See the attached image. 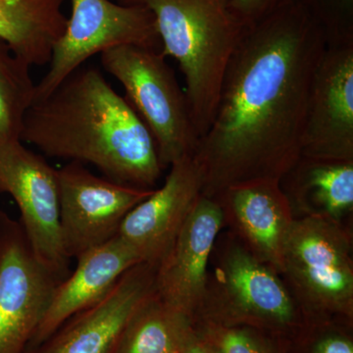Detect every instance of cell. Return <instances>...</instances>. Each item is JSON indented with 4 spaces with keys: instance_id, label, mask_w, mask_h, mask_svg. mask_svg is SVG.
<instances>
[{
    "instance_id": "obj_24",
    "label": "cell",
    "mask_w": 353,
    "mask_h": 353,
    "mask_svg": "<svg viewBox=\"0 0 353 353\" xmlns=\"http://www.w3.org/2000/svg\"><path fill=\"white\" fill-rule=\"evenodd\" d=\"M290 0H231V9L246 28L259 23Z\"/></svg>"
},
{
    "instance_id": "obj_9",
    "label": "cell",
    "mask_w": 353,
    "mask_h": 353,
    "mask_svg": "<svg viewBox=\"0 0 353 353\" xmlns=\"http://www.w3.org/2000/svg\"><path fill=\"white\" fill-rule=\"evenodd\" d=\"M221 273L227 301L204 312L199 322L252 327L289 340L308 324L280 279L243 248L228 252Z\"/></svg>"
},
{
    "instance_id": "obj_25",
    "label": "cell",
    "mask_w": 353,
    "mask_h": 353,
    "mask_svg": "<svg viewBox=\"0 0 353 353\" xmlns=\"http://www.w3.org/2000/svg\"><path fill=\"white\" fill-rule=\"evenodd\" d=\"M183 353H222L217 345L202 331L197 324L196 334Z\"/></svg>"
},
{
    "instance_id": "obj_10",
    "label": "cell",
    "mask_w": 353,
    "mask_h": 353,
    "mask_svg": "<svg viewBox=\"0 0 353 353\" xmlns=\"http://www.w3.org/2000/svg\"><path fill=\"white\" fill-rule=\"evenodd\" d=\"M0 194L17 204L21 225L39 260L67 277L71 260L60 236L57 169L23 141L0 143Z\"/></svg>"
},
{
    "instance_id": "obj_17",
    "label": "cell",
    "mask_w": 353,
    "mask_h": 353,
    "mask_svg": "<svg viewBox=\"0 0 353 353\" xmlns=\"http://www.w3.org/2000/svg\"><path fill=\"white\" fill-rule=\"evenodd\" d=\"M65 0H0V39L29 66L50 63L67 25Z\"/></svg>"
},
{
    "instance_id": "obj_23",
    "label": "cell",
    "mask_w": 353,
    "mask_h": 353,
    "mask_svg": "<svg viewBox=\"0 0 353 353\" xmlns=\"http://www.w3.org/2000/svg\"><path fill=\"white\" fill-rule=\"evenodd\" d=\"M288 353H353L350 334L327 320L309 323L290 340Z\"/></svg>"
},
{
    "instance_id": "obj_16",
    "label": "cell",
    "mask_w": 353,
    "mask_h": 353,
    "mask_svg": "<svg viewBox=\"0 0 353 353\" xmlns=\"http://www.w3.org/2000/svg\"><path fill=\"white\" fill-rule=\"evenodd\" d=\"M216 199L236 221L260 261L284 270L285 241L294 220L292 205L280 182L240 183L229 188Z\"/></svg>"
},
{
    "instance_id": "obj_8",
    "label": "cell",
    "mask_w": 353,
    "mask_h": 353,
    "mask_svg": "<svg viewBox=\"0 0 353 353\" xmlns=\"http://www.w3.org/2000/svg\"><path fill=\"white\" fill-rule=\"evenodd\" d=\"M57 180L60 236L70 260L118 236L128 213L154 190L94 175L78 162L58 169Z\"/></svg>"
},
{
    "instance_id": "obj_21",
    "label": "cell",
    "mask_w": 353,
    "mask_h": 353,
    "mask_svg": "<svg viewBox=\"0 0 353 353\" xmlns=\"http://www.w3.org/2000/svg\"><path fill=\"white\" fill-rule=\"evenodd\" d=\"M222 353H288L290 340L246 326H222L199 322Z\"/></svg>"
},
{
    "instance_id": "obj_22",
    "label": "cell",
    "mask_w": 353,
    "mask_h": 353,
    "mask_svg": "<svg viewBox=\"0 0 353 353\" xmlns=\"http://www.w3.org/2000/svg\"><path fill=\"white\" fill-rule=\"evenodd\" d=\"M321 28L327 46H353V0H296Z\"/></svg>"
},
{
    "instance_id": "obj_3",
    "label": "cell",
    "mask_w": 353,
    "mask_h": 353,
    "mask_svg": "<svg viewBox=\"0 0 353 353\" xmlns=\"http://www.w3.org/2000/svg\"><path fill=\"white\" fill-rule=\"evenodd\" d=\"M154 16L162 53L178 62L199 139L214 116L230 60L248 28L231 9V0H121Z\"/></svg>"
},
{
    "instance_id": "obj_2",
    "label": "cell",
    "mask_w": 353,
    "mask_h": 353,
    "mask_svg": "<svg viewBox=\"0 0 353 353\" xmlns=\"http://www.w3.org/2000/svg\"><path fill=\"white\" fill-rule=\"evenodd\" d=\"M21 141L46 157L92 165L106 178L141 189H154L164 169L138 113L87 63L34 101Z\"/></svg>"
},
{
    "instance_id": "obj_14",
    "label": "cell",
    "mask_w": 353,
    "mask_h": 353,
    "mask_svg": "<svg viewBox=\"0 0 353 353\" xmlns=\"http://www.w3.org/2000/svg\"><path fill=\"white\" fill-rule=\"evenodd\" d=\"M157 267L139 263L121 278L108 296L72 316L46 340L24 353H112L137 309L157 292Z\"/></svg>"
},
{
    "instance_id": "obj_5",
    "label": "cell",
    "mask_w": 353,
    "mask_h": 353,
    "mask_svg": "<svg viewBox=\"0 0 353 353\" xmlns=\"http://www.w3.org/2000/svg\"><path fill=\"white\" fill-rule=\"evenodd\" d=\"M71 14L53 48L48 70L36 85V99L87 63L90 58L121 46L162 51L154 16L148 9L113 0H70Z\"/></svg>"
},
{
    "instance_id": "obj_19",
    "label": "cell",
    "mask_w": 353,
    "mask_h": 353,
    "mask_svg": "<svg viewBox=\"0 0 353 353\" xmlns=\"http://www.w3.org/2000/svg\"><path fill=\"white\" fill-rule=\"evenodd\" d=\"M283 178L290 179L288 199L338 219L353 208V161H326L301 157ZM282 178V179H283Z\"/></svg>"
},
{
    "instance_id": "obj_4",
    "label": "cell",
    "mask_w": 353,
    "mask_h": 353,
    "mask_svg": "<svg viewBox=\"0 0 353 353\" xmlns=\"http://www.w3.org/2000/svg\"><path fill=\"white\" fill-rule=\"evenodd\" d=\"M101 62L152 134L163 168L196 154L199 136L187 95L162 51L121 46L102 52Z\"/></svg>"
},
{
    "instance_id": "obj_26",
    "label": "cell",
    "mask_w": 353,
    "mask_h": 353,
    "mask_svg": "<svg viewBox=\"0 0 353 353\" xmlns=\"http://www.w3.org/2000/svg\"><path fill=\"white\" fill-rule=\"evenodd\" d=\"M113 1L120 2V1H121V0H113Z\"/></svg>"
},
{
    "instance_id": "obj_15",
    "label": "cell",
    "mask_w": 353,
    "mask_h": 353,
    "mask_svg": "<svg viewBox=\"0 0 353 353\" xmlns=\"http://www.w3.org/2000/svg\"><path fill=\"white\" fill-rule=\"evenodd\" d=\"M76 261V268L55 290L28 347L46 340L72 316L99 303L130 269L143 263L136 250L119 236L83 253Z\"/></svg>"
},
{
    "instance_id": "obj_11",
    "label": "cell",
    "mask_w": 353,
    "mask_h": 353,
    "mask_svg": "<svg viewBox=\"0 0 353 353\" xmlns=\"http://www.w3.org/2000/svg\"><path fill=\"white\" fill-rule=\"evenodd\" d=\"M301 157L353 161V46H327L313 78Z\"/></svg>"
},
{
    "instance_id": "obj_7",
    "label": "cell",
    "mask_w": 353,
    "mask_h": 353,
    "mask_svg": "<svg viewBox=\"0 0 353 353\" xmlns=\"http://www.w3.org/2000/svg\"><path fill=\"white\" fill-rule=\"evenodd\" d=\"M66 278L39 260L19 220L0 211V353H24Z\"/></svg>"
},
{
    "instance_id": "obj_13",
    "label": "cell",
    "mask_w": 353,
    "mask_h": 353,
    "mask_svg": "<svg viewBox=\"0 0 353 353\" xmlns=\"http://www.w3.org/2000/svg\"><path fill=\"white\" fill-rule=\"evenodd\" d=\"M224 218L220 202L201 194L171 250L157 267L158 296L196 321L205 305L209 257Z\"/></svg>"
},
{
    "instance_id": "obj_18",
    "label": "cell",
    "mask_w": 353,
    "mask_h": 353,
    "mask_svg": "<svg viewBox=\"0 0 353 353\" xmlns=\"http://www.w3.org/2000/svg\"><path fill=\"white\" fill-rule=\"evenodd\" d=\"M196 329V320L155 292L125 325L112 353H183Z\"/></svg>"
},
{
    "instance_id": "obj_12",
    "label": "cell",
    "mask_w": 353,
    "mask_h": 353,
    "mask_svg": "<svg viewBox=\"0 0 353 353\" xmlns=\"http://www.w3.org/2000/svg\"><path fill=\"white\" fill-rule=\"evenodd\" d=\"M169 168L163 185L128 213L118 234L143 263L155 267L171 250L203 189V174L194 155Z\"/></svg>"
},
{
    "instance_id": "obj_1",
    "label": "cell",
    "mask_w": 353,
    "mask_h": 353,
    "mask_svg": "<svg viewBox=\"0 0 353 353\" xmlns=\"http://www.w3.org/2000/svg\"><path fill=\"white\" fill-rule=\"evenodd\" d=\"M326 48L321 28L296 0L248 28L194 154L202 194L217 199L240 183L280 182L301 159L311 87Z\"/></svg>"
},
{
    "instance_id": "obj_20",
    "label": "cell",
    "mask_w": 353,
    "mask_h": 353,
    "mask_svg": "<svg viewBox=\"0 0 353 353\" xmlns=\"http://www.w3.org/2000/svg\"><path fill=\"white\" fill-rule=\"evenodd\" d=\"M30 69L0 39V143L21 141L26 114L36 99Z\"/></svg>"
},
{
    "instance_id": "obj_6",
    "label": "cell",
    "mask_w": 353,
    "mask_h": 353,
    "mask_svg": "<svg viewBox=\"0 0 353 353\" xmlns=\"http://www.w3.org/2000/svg\"><path fill=\"white\" fill-rule=\"evenodd\" d=\"M283 265L323 319L328 314L352 319L350 243L334 219L309 214L294 220L285 239Z\"/></svg>"
}]
</instances>
